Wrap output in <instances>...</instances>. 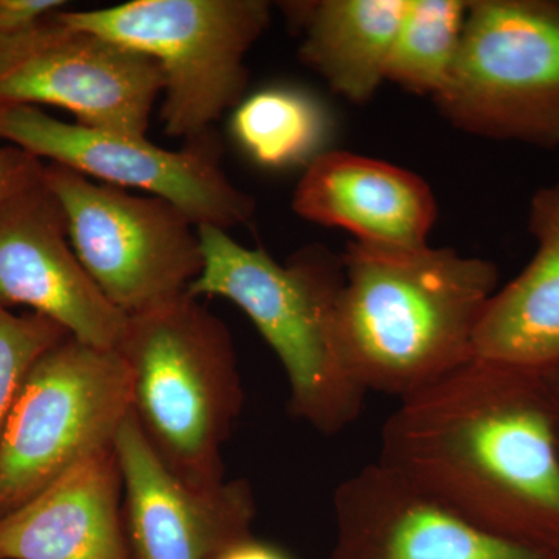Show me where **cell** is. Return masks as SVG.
<instances>
[{
    "label": "cell",
    "mask_w": 559,
    "mask_h": 559,
    "mask_svg": "<svg viewBox=\"0 0 559 559\" xmlns=\"http://www.w3.org/2000/svg\"><path fill=\"white\" fill-rule=\"evenodd\" d=\"M198 229L204 267L191 296L223 297L252 320L288 378L294 417L325 436L352 426L367 393L345 369L336 344L341 257L312 246L282 264L263 248L235 241L229 230Z\"/></svg>",
    "instance_id": "3957f363"
},
{
    "label": "cell",
    "mask_w": 559,
    "mask_h": 559,
    "mask_svg": "<svg viewBox=\"0 0 559 559\" xmlns=\"http://www.w3.org/2000/svg\"><path fill=\"white\" fill-rule=\"evenodd\" d=\"M528 230L536 250L481 312L473 358L546 373L559 366V182L536 191Z\"/></svg>",
    "instance_id": "2e32d148"
},
{
    "label": "cell",
    "mask_w": 559,
    "mask_h": 559,
    "mask_svg": "<svg viewBox=\"0 0 559 559\" xmlns=\"http://www.w3.org/2000/svg\"><path fill=\"white\" fill-rule=\"evenodd\" d=\"M66 5L62 0H0V43L25 35Z\"/></svg>",
    "instance_id": "44dd1931"
},
{
    "label": "cell",
    "mask_w": 559,
    "mask_h": 559,
    "mask_svg": "<svg viewBox=\"0 0 559 559\" xmlns=\"http://www.w3.org/2000/svg\"><path fill=\"white\" fill-rule=\"evenodd\" d=\"M0 140L97 182L171 202L198 227L230 230L255 213L252 197L221 167L223 150L213 131L171 151L146 138L68 123L36 106L11 105L0 106Z\"/></svg>",
    "instance_id": "9c48e42d"
},
{
    "label": "cell",
    "mask_w": 559,
    "mask_h": 559,
    "mask_svg": "<svg viewBox=\"0 0 559 559\" xmlns=\"http://www.w3.org/2000/svg\"><path fill=\"white\" fill-rule=\"evenodd\" d=\"M543 374L546 382L547 393H549L551 412H554L555 432H557L559 450V366Z\"/></svg>",
    "instance_id": "cb8c5ba5"
},
{
    "label": "cell",
    "mask_w": 559,
    "mask_h": 559,
    "mask_svg": "<svg viewBox=\"0 0 559 559\" xmlns=\"http://www.w3.org/2000/svg\"><path fill=\"white\" fill-rule=\"evenodd\" d=\"M116 452L131 559H218L252 538L257 509L248 480L202 488L186 484L154 454L132 415Z\"/></svg>",
    "instance_id": "7c38bea8"
},
{
    "label": "cell",
    "mask_w": 559,
    "mask_h": 559,
    "mask_svg": "<svg viewBox=\"0 0 559 559\" xmlns=\"http://www.w3.org/2000/svg\"><path fill=\"white\" fill-rule=\"evenodd\" d=\"M377 463L492 535L559 546V450L540 373L469 359L400 400Z\"/></svg>",
    "instance_id": "6da1fadb"
},
{
    "label": "cell",
    "mask_w": 559,
    "mask_h": 559,
    "mask_svg": "<svg viewBox=\"0 0 559 559\" xmlns=\"http://www.w3.org/2000/svg\"><path fill=\"white\" fill-rule=\"evenodd\" d=\"M0 559H131L116 448L0 516Z\"/></svg>",
    "instance_id": "9a60e30c"
},
{
    "label": "cell",
    "mask_w": 559,
    "mask_h": 559,
    "mask_svg": "<svg viewBox=\"0 0 559 559\" xmlns=\"http://www.w3.org/2000/svg\"><path fill=\"white\" fill-rule=\"evenodd\" d=\"M72 248L106 299L127 316L189 293L204 267L200 229L171 202L44 165Z\"/></svg>",
    "instance_id": "ba28073f"
},
{
    "label": "cell",
    "mask_w": 559,
    "mask_h": 559,
    "mask_svg": "<svg viewBox=\"0 0 559 559\" xmlns=\"http://www.w3.org/2000/svg\"><path fill=\"white\" fill-rule=\"evenodd\" d=\"M14 305L100 348H119L130 322L84 270L44 179L0 205V307Z\"/></svg>",
    "instance_id": "8fae6325"
},
{
    "label": "cell",
    "mask_w": 559,
    "mask_h": 559,
    "mask_svg": "<svg viewBox=\"0 0 559 559\" xmlns=\"http://www.w3.org/2000/svg\"><path fill=\"white\" fill-rule=\"evenodd\" d=\"M130 415V371L119 349L72 336L47 349L0 430V516L84 460L116 448Z\"/></svg>",
    "instance_id": "8992f818"
},
{
    "label": "cell",
    "mask_w": 559,
    "mask_h": 559,
    "mask_svg": "<svg viewBox=\"0 0 559 559\" xmlns=\"http://www.w3.org/2000/svg\"><path fill=\"white\" fill-rule=\"evenodd\" d=\"M58 13L0 43V106H58L83 127L146 138L164 92L157 62Z\"/></svg>",
    "instance_id": "30bf717a"
},
{
    "label": "cell",
    "mask_w": 559,
    "mask_h": 559,
    "mask_svg": "<svg viewBox=\"0 0 559 559\" xmlns=\"http://www.w3.org/2000/svg\"><path fill=\"white\" fill-rule=\"evenodd\" d=\"M293 209L381 249L428 246L437 219L432 190L415 173L348 151H323L305 168Z\"/></svg>",
    "instance_id": "5bb4252c"
},
{
    "label": "cell",
    "mask_w": 559,
    "mask_h": 559,
    "mask_svg": "<svg viewBox=\"0 0 559 559\" xmlns=\"http://www.w3.org/2000/svg\"><path fill=\"white\" fill-rule=\"evenodd\" d=\"M555 559H559V546L554 550Z\"/></svg>",
    "instance_id": "d4e9b609"
},
{
    "label": "cell",
    "mask_w": 559,
    "mask_h": 559,
    "mask_svg": "<svg viewBox=\"0 0 559 559\" xmlns=\"http://www.w3.org/2000/svg\"><path fill=\"white\" fill-rule=\"evenodd\" d=\"M326 559H555L554 551L492 535L382 468L366 466L333 496Z\"/></svg>",
    "instance_id": "4fadbf2b"
},
{
    "label": "cell",
    "mask_w": 559,
    "mask_h": 559,
    "mask_svg": "<svg viewBox=\"0 0 559 559\" xmlns=\"http://www.w3.org/2000/svg\"><path fill=\"white\" fill-rule=\"evenodd\" d=\"M117 349L132 418L154 454L193 487L226 480L223 448L245 399L226 323L186 293L130 316Z\"/></svg>",
    "instance_id": "277c9868"
},
{
    "label": "cell",
    "mask_w": 559,
    "mask_h": 559,
    "mask_svg": "<svg viewBox=\"0 0 559 559\" xmlns=\"http://www.w3.org/2000/svg\"><path fill=\"white\" fill-rule=\"evenodd\" d=\"M336 307L342 362L360 388L403 400L473 359L499 270L454 249L349 242Z\"/></svg>",
    "instance_id": "7a4b0ae2"
},
{
    "label": "cell",
    "mask_w": 559,
    "mask_h": 559,
    "mask_svg": "<svg viewBox=\"0 0 559 559\" xmlns=\"http://www.w3.org/2000/svg\"><path fill=\"white\" fill-rule=\"evenodd\" d=\"M95 33L157 62L164 75L165 134L189 140L213 131L248 87L250 47L271 21L264 0H132L108 9L60 11Z\"/></svg>",
    "instance_id": "5b68a950"
},
{
    "label": "cell",
    "mask_w": 559,
    "mask_h": 559,
    "mask_svg": "<svg viewBox=\"0 0 559 559\" xmlns=\"http://www.w3.org/2000/svg\"><path fill=\"white\" fill-rule=\"evenodd\" d=\"M231 132L261 167L283 170L307 167L323 153L330 119L310 94L271 87L240 102L231 119Z\"/></svg>",
    "instance_id": "ac0fdd59"
},
{
    "label": "cell",
    "mask_w": 559,
    "mask_h": 559,
    "mask_svg": "<svg viewBox=\"0 0 559 559\" xmlns=\"http://www.w3.org/2000/svg\"><path fill=\"white\" fill-rule=\"evenodd\" d=\"M301 28L300 58L353 103L369 102L385 81L390 47L407 0L289 3Z\"/></svg>",
    "instance_id": "e0dca14e"
},
{
    "label": "cell",
    "mask_w": 559,
    "mask_h": 559,
    "mask_svg": "<svg viewBox=\"0 0 559 559\" xmlns=\"http://www.w3.org/2000/svg\"><path fill=\"white\" fill-rule=\"evenodd\" d=\"M69 336L44 316H14L0 307V430L33 364Z\"/></svg>",
    "instance_id": "ffe728a7"
},
{
    "label": "cell",
    "mask_w": 559,
    "mask_h": 559,
    "mask_svg": "<svg viewBox=\"0 0 559 559\" xmlns=\"http://www.w3.org/2000/svg\"><path fill=\"white\" fill-rule=\"evenodd\" d=\"M218 559H293L272 544L253 538L245 539L224 551Z\"/></svg>",
    "instance_id": "603a6c76"
},
{
    "label": "cell",
    "mask_w": 559,
    "mask_h": 559,
    "mask_svg": "<svg viewBox=\"0 0 559 559\" xmlns=\"http://www.w3.org/2000/svg\"><path fill=\"white\" fill-rule=\"evenodd\" d=\"M433 100L469 134L559 148V3L469 2L457 60Z\"/></svg>",
    "instance_id": "52a82bcc"
},
{
    "label": "cell",
    "mask_w": 559,
    "mask_h": 559,
    "mask_svg": "<svg viewBox=\"0 0 559 559\" xmlns=\"http://www.w3.org/2000/svg\"><path fill=\"white\" fill-rule=\"evenodd\" d=\"M468 9L463 0H407L390 47L385 81L436 98L457 60Z\"/></svg>",
    "instance_id": "d6986e66"
},
{
    "label": "cell",
    "mask_w": 559,
    "mask_h": 559,
    "mask_svg": "<svg viewBox=\"0 0 559 559\" xmlns=\"http://www.w3.org/2000/svg\"><path fill=\"white\" fill-rule=\"evenodd\" d=\"M43 173L38 157L14 145L0 146V205L38 183Z\"/></svg>",
    "instance_id": "7402d4cb"
}]
</instances>
